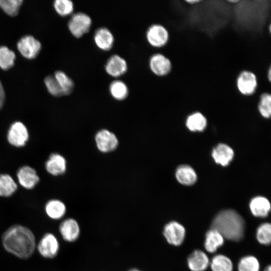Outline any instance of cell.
Returning <instances> with one entry per match:
<instances>
[{"instance_id":"6da1fadb","label":"cell","mask_w":271,"mask_h":271,"mask_svg":"<svg viewBox=\"0 0 271 271\" xmlns=\"http://www.w3.org/2000/svg\"><path fill=\"white\" fill-rule=\"evenodd\" d=\"M2 243L6 251L21 259L31 257L36 246L33 232L20 224L11 226L4 233Z\"/></svg>"},{"instance_id":"7a4b0ae2","label":"cell","mask_w":271,"mask_h":271,"mask_svg":"<svg viewBox=\"0 0 271 271\" xmlns=\"http://www.w3.org/2000/svg\"><path fill=\"white\" fill-rule=\"evenodd\" d=\"M211 228L218 231L224 238L238 241L243 236L245 223L242 216L235 211L224 210L215 217Z\"/></svg>"},{"instance_id":"3957f363","label":"cell","mask_w":271,"mask_h":271,"mask_svg":"<svg viewBox=\"0 0 271 271\" xmlns=\"http://www.w3.org/2000/svg\"><path fill=\"white\" fill-rule=\"evenodd\" d=\"M7 140L9 145L16 148L24 147L28 142L30 133L26 125L17 120L9 126L7 133Z\"/></svg>"},{"instance_id":"277c9868","label":"cell","mask_w":271,"mask_h":271,"mask_svg":"<svg viewBox=\"0 0 271 271\" xmlns=\"http://www.w3.org/2000/svg\"><path fill=\"white\" fill-rule=\"evenodd\" d=\"M91 25L92 20L89 16L82 12H78L70 18L68 28L74 37L79 38L89 31Z\"/></svg>"},{"instance_id":"5b68a950","label":"cell","mask_w":271,"mask_h":271,"mask_svg":"<svg viewBox=\"0 0 271 271\" xmlns=\"http://www.w3.org/2000/svg\"><path fill=\"white\" fill-rule=\"evenodd\" d=\"M17 182L26 190H32L39 184L40 179L37 171L31 166H21L16 172Z\"/></svg>"},{"instance_id":"8992f818","label":"cell","mask_w":271,"mask_h":271,"mask_svg":"<svg viewBox=\"0 0 271 271\" xmlns=\"http://www.w3.org/2000/svg\"><path fill=\"white\" fill-rule=\"evenodd\" d=\"M60 248L59 241L52 233H47L41 238L37 245V249L42 256L46 258L55 257Z\"/></svg>"},{"instance_id":"52a82bcc","label":"cell","mask_w":271,"mask_h":271,"mask_svg":"<svg viewBox=\"0 0 271 271\" xmlns=\"http://www.w3.org/2000/svg\"><path fill=\"white\" fill-rule=\"evenodd\" d=\"M17 48L21 54L28 59L37 57L41 49L40 42L31 35L22 37L17 43Z\"/></svg>"},{"instance_id":"ba28073f","label":"cell","mask_w":271,"mask_h":271,"mask_svg":"<svg viewBox=\"0 0 271 271\" xmlns=\"http://www.w3.org/2000/svg\"><path fill=\"white\" fill-rule=\"evenodd\" d=\"M184 227L175 221H170L164 227L163 234L167 241L171 245L179 246L183 242L185 236Z\"/></svg>"},{"instance_id":"9c48e42d","label":"cell","mask_w":271,"mask_h":271,"mask_svg":"<svg viewBox=\"0 0 271 271\" xmlns=\"http://www.w3.org/2000/svg\"><path fill=\"white\" fill-rule=\"evenodd\" d=\"M95 141L98 150L102 153H109L114 151L118 146V141L114 133L102 129L95 134Z\"/></svg>"},{"instance_id":"30bf717a","label":"cell","mask_w":271,"mask_h":271,"mask_svg":"<svg viewBox=\"0 0 271 271\" xmlns=\"http://www.w3.org/2000/svg\"><path fill=\"white\" fill-rule=\"evenodd\" d=\"M146 38L150 45L154 47L160 48L167 44L169 39V34L163 26L160 24H153L147 29Z\"/></svg>"},{"instance_id":"8fae6325","label":"cell","mask_w":271,"mask_h":271,"mask_svg":"<svg viewBox=\"0 0 271 271\" xmlns=\"http://www.w3.org/2000/svg\"><path fill=\"white\" fill-rule=\"evenodd\" d=\"M45 169L51 176H61L65 173L67 170V161L61 154L52 153L45 163Z\"/></svg>"},{"instance_id":"7c38bea8","label":"cell","mask_w":271,"mask_h":271,"mask_svg":"<svg viewBox=\"0 0 271 271\" xmlns=\"http://www.w3.org/2000/svg\"><path fill=\"white\" fill-rule=\"evenodd\" d=\"M59 231L62 238L69 242L76 241L80 235L79 224L73 218L63 220L60 224Z\"/></svg>"},{"instance_id":"4fadbf2b","label":"cell","mask_w":271,"mask_h":271,"mask_svg":"<svg viewBox=\"0 0 271 271\" xmlns=\"http://www.w3.org/2000/svg\"><path fill=\"white\" fill-rule=\"evenodd\" d=\"M149 66L152 72L159 76L167 75L172 68L170 60L164 55L159 53L150 57Z\"/></svg>"},{"instance_id":"5bb4252c","label":"cell","mask_w":271,"mask_h":271,"mask_svg":"<svg viewBox=\"0 0 271 271\" xmlns=\"http://www.w3.org/2000/svg\"><path fill=\"white\" fill-rule=\"evenodd\" d=\"M126 60L118 55H112L105 65L106 72L113 77H118L125 74L127 70Z\"/></svg>"},{"instance_id":"9a60e30c","label":"cell","mask_w":271,"mask_h":271,"mask_svg":"<svg viewBox=\"0 0 271 271\" xmlns=\"http://www.w3.org/2000/svg\"><path fill=\"white\" fill-rule=\"evenodd\" d=\"M237 86L242 94L245 95L252 94L257 87V79L255 74L248 71L242 72L237 79Z\"/></svg>"},{"instance_id":"2e32d148","label":"cell","mask_w":271,"mask_h":271,"mask_svg":"<svg viewBox=\"0 0 271 271\" xmlns=\"http://www.w3.org/2000/svg\"><path fill=\"white\" fill-rule=\"evenodd\" d=\"M93 39L96 46L104 51L110 50L113 47L114 42L112 33L105 27L97 29L94 33Z\"/></svg>"},{"instance_id":"e0dca14e","label":"cell","mask_w":271,"mask_h":271,"mask_svg":"<svg viewBox=\"0 0 271 271\" xmlns=\"http://www.w3.org/2000/svg\"><path fill=\"white\" fill-rule=\"evenodd\" d=\"M45 211L47 215L53 220H59L65 215L67 208L65 204L58 199L48 200L45 205Z\"/></svg>"},{"instance_id":"ac0fdd59","label":"cell","mask_w":271,"mask_h":271,"mask_svg":"<svg viewBox=\"0 0 271 271\" xmlns=\"http://www.w3.org/2000/svg\"><path fill=\"white\" fill-rule=\"evenodd\" d=\"M209 263L208 256L200 250H194L188 258V265L192 271H204Z\"/></svg>"},{"instance_id":"d6986e66","label":"cell","mask_w":271,"mask_h":271,"mask_svg":"<svg viewBox=\"0 0 271 271\" xmlns=\"http://www.w3.org/2000/svg\"><path fill=\"white\" fill-rule=\"evenodd\" d=\"M212 156L216 163L225 166L232 160L234 152L227 145L220 144L213 150Z\"/></svg>"},{"instance_id":"ffe728a7","label":"cell","mask_w":271,"mask_h":271,"mask_svg":"<svg viewBox=\"0 0 271 271\" xmlns=\"http://www.w3.org/2000/svg\"><path fill=\"white\" fill-rule=\"evenodd\" d=\"M249 208L252 214L256 217H265L268 214L270 210V204L266 198L257 196L251 199Z\"/></svg>"},{"instance_id":"44dd1931","label":"cell","mask_w":271,"mask_h":271,"mask_svg":"<svg viewBox=\"0 0 271 271\" xmlns=\"http://www.w3.org/2000/svg\"><path fill=\"white\" fill-rule=\"evenodd\" d=\"M18 188V183L12 176L8 173L0 174V197H11Z\"/></svg>"},{"instance_id":"7402d4cb","label":"cell","mask_w":271,"mask_h":271,"mask_svg":"<svg viewBox=\"0 0 271 271\" xmlns=\"http://www.w3.org/2000/svg\"><path fill=\"white\" fill-rule=\"evenodd\" d=\"M223 243L224 237L216 230L211 228L206 232L204 247L208 252L210 253L215 252Z\"/></svg>"},{"instance_id":"603a6c76","label":"cell","mask_w":271,"mask_h":271,"mask_svg":"<svg viewBox=\"0 0 271 271\" xmlns=\"http://www.w3.org/2000/svg\"><path fill=\"white\" fill-rule=\"evenodd\" d=\"M176 177L179 182L185 185H192L197 180L195 171L191 167L187 165H181L177 168Z\"/></svg>"},{"instance_id":"cb8c5ba5","label":"cell","mask_w":271,"mask_h":271,"mask_svg":"<svg viewBox=\"0 0 271 271\" xmlns=\"http://www.w3.org/2000/svg\"><path fill=\"white\" fill-rule=\"evenodd\" d=\"M111 96L116 100H123L128 94V88L122 81L115 80L111 82L109 86Z\"/></svg>"},{"instance_id":"d4e9b609","label":"cell","mask_w":271,"mask_h":271,"mask_svg":"<svg viewBox=\"0 0 271 271\" xmlns=\"http://www.w3.org/2000/svg\"><path fill=\"white\" fill-rule=\"evenodd\" d=\"M54 76L57 81L63 95H68L72 92L74 83L65 72L60 70L57 71L55 72Z\"/></svg>"},{"instance_id":"484cf974","label":"cell","mask_w":271,"mask_h":271,"mask_svg":"<svg viewBox=\"0 0 271 271\" xmlns=\"http://www.w3.org/2000/svg\"><path fill=\"white\" fill-rule=\"evenodd\" d=\"M207 120L204 116L200 112L194 113L188 116L186 125L192 131H202L206 127Z\"/></svg>"},{"instance_id":"4316f807","label":"cell","mask_w":271,"mask_h":271,"mask_svg":"<svg viewBox=\"0 0 271 271\" xmlns=\"http://www.w3.org/2000/svg\"><path fill=\"white\" fill-rule=\"evenodd\" d=\"M211 267L212 271H232L233 264L226 256L218 254L212 259Z\"/></svg>"},{"instance_id":"83f0119b","label":"cell","mask_w":271,"mask_h":271,"mask_svg":"<svg viewBox=\"0 0 271 271\" xmlns=\"http://www.w3.org/2000/svg\"><path fill=\"white\" fill-rule=\"evenodd\" d=\"M15 53L5 46H0V68L4 70L11 69L15 64Z\"/></svg>"},{"instance_id":"f1b7e54d","label":"cell","mask_w":271,"mask_h":271,"mask_svg":"<svg viewBox=\"0 0 271 271\" xmlns=\"http://www.w3.org/2000/svg\"><path fill=\"white\" fill-rule=\"evenodd\" d=\"M238 271H259L257 259L251 255L242 257L238 264Z\"/></svg>"},{"instance_id":"f546056e","label":"cell","mask_w":271,"mask_h":271,"mask_svg":"<svg viewBox=\"0 0 271 271\" xmlns=\"http://www.w3.org/2000/svg\"><path fill=\"white\" fill-rule=\"evenodd\" d=\"M23 3L21 0H0V8L8 15L17 16Z\"/></svg>"},{"instance_id":"4dcf8cb0","label":"cell","mask_w":271,"mask_h":271,"mask_svg":"<svg viewBox=\"0 0 271 271\" xmlns=\"http://www.w3.org/2000/svg\"><path fill=\"white\" fill-rule=\"evenodd\" d=\"M257 241L262 244L269 245L271 240V225L269 223L260 225L256 231Z\"/></svg>"},{"instance_id":"1f68e13d","label":"cell","mask_w":271,"mask_h":271,"mask_svg":"<svg viewBox=\"0 0 271 271\" xmlns=\"http://www.w3.org/2000/svg\"><path fill=\"white\" fill-rule=\"evenodd\" d=\"M53 5L57 14L62 17L71 15L74 11V4L69 0H56Z\"/></svg>"},{"instance_id":"d6a6232c","label":"cell","mask_w":271,"mask_h":271,"mask_svg":"<svg viewBox=\"0 0 271 271\" xmlns=\"http://www.w3.org/2000/svg\"><path fill=\"white\" fill-rule=\"evenodd\" d=\"M44 83L49 93L53 96H64L62 91L54 75H48L44 79Z\"/></svg>"},{"instance_id":"836d02e7","label":"cell","mask_w":271,"mask_h":271,"mask_svg":"<svg viewBox=\"0 0 271 271\" xmlns=\"http://www.w3.org/2000/svg\"><path fill=\"white\" fill-rule=\"evenodd\" d=\"M258 110L261 115L269 118L271 114V95L264 93L260 96Z\"/></svg>"},{"instance_id":"e575fe53","label":"cell","mask_w":271,"mask_h":271,"mask_svg":"<svg viewBox=\"0 0 271 271\" xmlns=\"http://www.w3.org/2000/svg\"><path fill=\"white\" fill-rule=\"evenodd\" d=\"M6 98V94L4 87L0 81V110L3 107Z\"/></svg>"},{"instance_id":"d590c367","label":"cell","mask_w":271,"mask_h":271,"mask_svg":"<svg viewBox=\"0 0 271 271\" xmlns=\"http://www.w3.org/2000/svg\"><path fill=\"white\" fill-rule=\"evenodd\" d=\"M186 2L191 4H194V3H197L201 2V1L199 0H193V1H186Z\"/></svg>"},{"instance_id":"8d00e7d4","label":"cell","mask_w":271,"mask_h":271,"mask_svg":"<svg viewBox=\"0 0 271 271\" xmlns=\"http://www.w3.org/2000/svg\"><path fill=\"white\" fill-rule=\"evenodd\" d=\"M127 271H143V270L138 268L133 267V268H130Z\"/></svg>"},{"instance_id":"74e56055","label":"cell","mask_w":271,"mask_h":271,"mask_svg":"<svg viewBox=\"0 0 271 271\" xmlns=\"http://www.w3.org/2000/svg\"><path fill=\"white\" fill-rule=\"evenodd\" d=\"M268 78L269 81H270V80H271V70H270V68H269V69L268 70Z\"/></svg>"},{"instance_id":"f35d334b","label":"cell","mask_w":271,"mask_h":271,"mask_svg":"<svg viewBox=\"0 0 271 271\" xmlns=\"http://www.w3.org/2000/svg\"><path fill=\"white\" fill-rule=\"evenodd\" d=\"M264 271H271V267L270 265H268L265 269Z\"/></svg>"},{"instance_id":"ab89813d","label":"cell","mask_w":271,"mask_h":271,"mask_svg":"<svg viewBox=\"0 0 271 271\" xmlns=\"http://www.w3.org/2000/svg\"><path fill=\"white\" fill-rule=\"evenodd\" d=\"M228 2L230 3H235L238 2L239 1L238 0H230L228 1Z\"/></svg>"}]
</instances>
